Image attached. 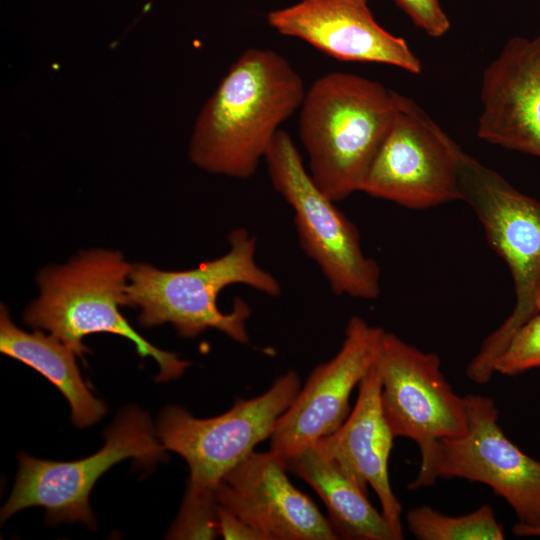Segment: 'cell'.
<instances>
[{
	"label": "cell",
	"instance_id": "1",
	"mask_svg": "<svg viewBox=\"0 0 540 540\" xmlns=\"http://www.w3.org/2000/svg\"><path fill=\"white\" fill-rule=\"evenodd\" d=\"M305 92L302 76L284 56L271 49L245 50L197 116L190 160L212 174L253 176Z\"/></svg>",
	"mask_w": 540,
	"mask_h": 540
},
{
	"label": "cell",
	"instance_id": "2",
	"mask_svg": "<svg viewBox=\"0 0 540 540\" xmlns=\"http://www.w3.org/2000/svg\"><path fill=\"white\" fill-rule=\"evenodd\" d=\"M398 92L352 73L331 72L306 90L299 137L308 171L334 202L360 191L394 119Z\"/></svg>",
	"mask_w": 540,
	"mask_h": 540
},
{
	"label": "cell",
	"instance_id": "3",
	"mask_svg": "<svg viewBox=\"0 0 540 540\" xmlns=\"http://www.w3.org/2000/svg\"><path fill=\"white\" fill-rule=\"evenodd\" d=\"M230 249L198 267L167 271L150 264H134L126 288V306L139 309L138 323L145 328L170 323L182 337H195L216 329L247 344L246 322L251 309L237 298L229 313L217 307V296L233 284H244L277 297L281 285L256 261L257 239L246 229L228 235Z\"/></svg>",
	"mask_w": 540,
	"mask_h": 540
},
{
	"label": "cell",
	"instance_id": "4",
	"mask_svg": "<svg viewBox=\"0 0 540 540\" xmlns=\"http://www.w3.org/2000/svg\"><path fill=\"white\" fill-rule=\"evenodd\" d=\"M133 264L111 250L82 252L63 265L42 270L39 296L26 308L24 322L55 336L83 357L89 349L84 337L112 333L127 338L141 357H152L159 367L157 381L180 377L190 363L176 353L155 347L120 313L126 306V288Z\"/></svg>",
	"mask_w": 540,
	"mask_h": 540
},
{
	"label": "cell",
	"instance_id": "5",
	"mask_svg": "<svg viewBox=\"0 0 540 540\" xmlns=\"http://www.w3.org/2000/svg\"><path fill=\"white\" fill-rule=\"evenodd\" d=\"M461 201L474 211L490 246L512 275L515 305L505 321L483 341L466 367V376L486 384L493 365L513 335L538 313L540 292V203L463 149L459 156Z\"/></svg>",
	"mask_w": 540,
	"mask_h": 540
},
{
	"label": "cell",
	"instance_id": "6",
	"mask_svg": "<svg viewBox=\"0 0 540 540\" xmlns=\"http://www.w3.org/2000/svg\"><path fill=\"white\" fill-rule=\"evenodd\" d=\"M274 190L292 208L301 249L335 295L375 299L380 268L361 247L356 226L315 184L290 135L279 130L264 157Z\"/></svg>",
	"mask_w": 540,
	"mask_h": 540
},
{
	"label": "cell",
	"instance_id": "7",
	"mask_svg": "<svg viewBox=\"0 0 540 540\" xmlns=\"http://www.w3.org/2000/svg\"><path fill=\"white\" fill-rule=\"evenodd\" d=\"M300 387L298 374L290 369L261 395L240 399L215 417L197 418L176 405L164 408L156 434L166 450L186 461L190 471L186 489L216 492L224 476L270 438Z\"/></svg>",
	"mask_w": 540,
	"mask_h": 540
},
{
	"label": "cell",
	"instance_id": "8",
	"mask_svg": "<svg viewBox=\"0 0 540 540\" xmlns=\"http://www.w3.org/2000/svg\"><path fill=\"white\" fill-rule=\"evenodd\" d=\"M165 451L147 413L126 407L105 432L104 446L90 456L57 462L21 453L15 485L2 507L1 519L40 506L51 523L81 522L95 528L89 495L100 476L124 459L149 464L163 459Z\"/></svg>",
	"mask_w": 540,
	"mask_h": 540
},
{
	"label": "cell",
	"instance_id": "9",
	"mask_svg": "<svg viewBox=\"0 0 540 540\" xmlns=\"http://www.w3.org/2000/svg\"><path fill=\"white\" fill-rule=\"evenodd\" d=\"M376 366L381 407L392 434L412 440L420 451V468L409 489L425 488L437 443L468 430L465 397L445 379L438 355L393 333L385 331Z\"/></svg>",
	"mask_w": 540,
	"mask_h": 540
},
{
	"label": "cell",
	"instance_id": "10",
	"mask_svg": "<svg viewBox=\"0 0 540 540\" xmlns=\"http://www.w3.org/2000/svg\"><path fill=\"white\" fill-rule=\"evenodd\" d=\"M461 150L414 100L399 94L360 192L411 209L461 200Z\"/></svg>",
	"mask_w": 540,
	"mask_h": 540
},
{
	"label": "cell",
	"instance_id": "11",
	"mask_svg": "<svg viewBox=\"0 0 540 540\" xmlns=\"http://www.w3.org/2000/svg\"><path fill=\"white\" fill-rule=\"evenodd\" d=\"M465 400L468 430L437 443L425 488L439 478L483 483L512 508L517 517L513 533L529 536L540 529V461L505 435L492 398L467 395Z\"/></svg>",
	"mask_w": 540,
	"mask_h": 540
},
{
	"label": "cell",
	"instance_id": "12",
	"mask_svg": "<svg viewBox=\"0 0 540 540\" xmlns=\"http://www.w3.org/2000/svg\"><path fill=\"white\" fill-rule=\"evenodd\" d=\"M384 333L359 316L349 319L338 352L312 370L276 421L271 451L288 459L343 424L351 393L377 362Z\"/></svg>",
	"mask_w": 540,
	"mask_h": 540
},
{
	"label": "cell",
	"instance_id": "13",
	"mask_svg": "<svg viewBox=\"0 0 540 540\" xmlns=\"http://www.w3.org/2000/svg\"><path fill=\"white\" fill-rule=\"evenodd\" d=\"M285 459L253 451L219 483L221 507L231 511L263 540L340 539L329 518L289 480Z\"/></svg>",
	"mask_w": 540,
	"mask_h": 540
},
{
	"label": "cell",
	"instance_id": "14",
	"mask_svg": "<svg viewBox=\"0 0 540 540\" xmlns=\"http://www.w3.org/2000/svg\"><path fill=\"white\" fill-rule=\"evenodd\" d=\"M267 21L280 34L340 61L385 64L412 74L422 71L407 41L376 21L368 0H302L269 12Z\"/></svg>",
	"mask_w": 540,
	"mask_h": 540
},
{
	"label": "cell",
	"instance_id": "15",
	"mask_svg": "<svg viewBox=\"0 0 540 540\" xmlns=\"http://www.w3.org/2000/svg\"><path fill=\"white\" fill-rule=\"evenodd\" d=\"M477 135L540 158V31L510 38L485 68Z\"/></svg>",
	"mask_w": 540,
	"mask_h": 540
},
{
	"label": "cell",
	"instance_id": "16",
	"mask_svg": "<svg viewBox=\"0 0 540 540\" xmlns=\"http://www.w3.org/2000/svg\"><path fill=\"white\" fill-rule=\"evenodd\" d=\"M381 382L376 364L358 386L354 407L332 434L313 444L335 459L347 475L381 504V512L398 540L403 539L402 505L392 490L388 463L394 435L380 401Z\"/></svg>",
	"mask_w": 540,
	"mask_h": 540
},
{
	"label": "cell",
	"instance_id": "17",
	"mask_svg": "<svg viewBox=\"0 0 540 540\" xmlns=\"http://www.w3.org/2000/svg\"><path fill=\"white\" fill-rule=\"evenodd\" d=\"M286 467L319 495L340 539L398 540L382 512L338 462L312 444L285 459Z\"/></svg>",
	"mask_w": 540,
	"mask_h": 540
},
{
	"label": "cell",
	"instance_id": "18",
	"mask_svg": "<svg viewBox=\"0 0 540 540\" xmlns=\"http://www.w3.org/2000/svg\"><path fill=\"white\" fill-rule=\"evenodd\" d=\"M0 351L39 372L64 395L73 423L84 428L105 414L104 403L83 380L72 348L41 329L26 332L11 320L4 305L0 310Z\"/></svg>",
	"mask_w": 540,
	"mask_h": 540
},
{
	"label": "cell",
	"instance_id": "19",
	"mask_svg": "<svg viewBox=\"0 0 540 540\" xmlns=\"http://www.w3.org/2000/svg\"><path fill=\"white\" fill-rule=\"evenodd\" d=\"M406 523L420 540H503L504 530L488 504L459 516L445 515L428 505L409 510Z\"/></svg>",
	"mask_w": 540,
	"mask_h": 540
},
{
	"label": "cell",
	"instance_id": "20",
	"mask_svg": "<svg viewBox=\"0 0 540 540\" xmlns=\"http://www.w3.org/2000/svg\"><path fill=\"white\" fill-rule=\"evenodd\" d=\"M218 507L216 493L185 491L179 514L167 538H216L219 535Z\"/></svg>",
	"mask_w": 540,
	"mask_h": 540
},
{
	"label": "cell",
	"instance_id": "21",
	"mask_svg": "<svg viewBox=\"0 0 540 540\" xmlns=\"http://www.w3.org/2000/svg\"><path fill=\"white\" fill-rule=\"evenodd\" d=\"M540 368V312L513 335L493 365L494 373L516 376Z\"/></svg>",
	"mask_w": 540,
	"mask_h": 540
},
{
	"label": "cell",
	"instance_id": "22",
	"mask_svg": "<svg viewBox=\"0 0 540 540\" xmlns=\"http://www.w3.org/2000/svg\"><path fill=\"white\" fill-rule=\"evenodd\" d=\"M414 24L428 36L438 38L450 29V21L439 0H396Z\"/></svg>",
	"mask_w": 540,
	"mask_h": 540
},
{
	"label": "cell",
	"instance_id": "23",
	"mask_svg": "<svg viewBox=\"0 0 540 540\" xmlns=\"http://www.w3.org/2000/svg\"><path fill=\"white\" fill-rule=\"evenodd\" d=\"M219 535L224 539L263 540V537L253 527L231 511L218 507Z\"/></svg>",
	"mask_w": 540,
	"mask_h": 540
},
{
	"label": "cell",
	"instance_id": "24",
	"mask_svg": "<svg viewBox=\"0 0 540 540\" xmlns=\"http://www.w3.org/2000/svg\"><path fill=\"white\" fill-rule=\"evenodd\" d=\"M536 307H537L538 312H540V292L536 299Z\"/></svg>",
	"mask_w": 540,
	"mask_h": 540
},
{
	"label": "cell",
	"instance_id": "25",
	"mask_svg": "<svg viewBox=\"0 0 540 540\" xmlns=\"http://www.w3.org/2000/svg\"><path fill=\"white\" fill-rule=\"evenodd\" d=\"M529 536H538V537H540V529L531 532Z\"/></svg>",
	"mask_w": 540,
	"mask_h": 540
}]
</instances>
